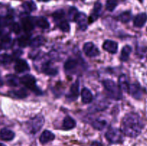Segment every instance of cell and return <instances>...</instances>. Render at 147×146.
I'll list each match as a JSON object with an SVG mask.
<instances>
[{"instance_id": "1", "label": "cell", "mask_w": 147, "mask_h": 146, "mask_svg": "<svg viewBox=\"0 0 147 146\" xmlns=\"http://www.w3.org/2000/svg\"><path fill=\"white\" fill-rule=\"evenodd\" d=\"M143 127V121L140 116L136 113H128L122 120L121 131L128 137H136L139 136Z\"/></svg>"}, {"instance_id": "2", "label": "cell", "mask_w": 147, "mask_h": 146, "mask_svg": "<svg viewBox=\"0 0 147 146\" xmlns=\"http://www.w3.org/2000/svg\"><path fill=\"white\" fill-rule=\"evenodd\" d=\"M103 84L109 92L110 97L116 100H119L122 98L121 89L115 82L111 80H105L103 81Z\"/></svg>"}, {"instance_id": "3", "label": "cell", "mask_w": 147, "mask_h": 146, "mask_svg": "<svg viewBox=\"0 0 147 146\" xmlns=\"http://www.w3.org/2000/svg\"><path fill=\"white\" fill-rule=\"evenodd\" d=\"M20 82L24 84L27 89L34 92L37 95H40V94H42L40 89L37 86L35 78L31 74H25L23 77H22L20 78Z\"/></svg>"}, {"instance_id": "4", "label": "cell", "mask_w": 147, "mask_h": 146, "mask_svg": "<svg viewBox=\"0 0 147 146\" xmlns=\"http://www.w3.org/2000/svg\"><path fill=\"white\" fill-rule=\"evenodd\" d=\"M45 123V119L42 115L39 114L27 122L29 131L32 134H35L42 127Z\"/></svg>"}, {"instance_id": "5", "label": "cell", "mask_w": 147, "mask_h": 146, "mask_svg": "<svg viewBox=\"0 0 147 146\" xmlns=\"http://www.w3.org/2000/svg\"><path fill=\"white\" fill-rule=\"evenodd\" d=\"M123 134L121 130L111 127L106 133V137L110 143H119L123 141Z\"/></svg>"}, {"instance_id": "6", "label": "cell", "mask_w": 147, "mask_h": 146, "mask_svg": "<svg viewBox=\"0 0 147 146\" xmlns=\"http://www.w3.org/2000/svg\"><path fill=\"white\" fill-rule=\"evenodd\" d=\"M83 50L88 57H95L100 54L99 50L93 42H86L83 45Z\"/></svg>"}, {"instance_id": "7", "label": "cell", "mask_w": 147, "mask_h": 146, "mask_svg": "<svg viewBox=\"0 0 147 146\" xmlns=\"http://www.w3.org/2000/svg\"><path fill=\"white\" fill-rule=\"evenodd\" d=\"M22 21V27L23 30L26 32H30L32 31L34 28V21L33 17H30V16H25L22 17L21 19Z\"/></svg>"}, {"instance_id": "8", "label": "cell", "mask_w": 147, "mask_h": 146, "mask_svg": "<svg viewBox=\"0 0 147 146\" xmlns=\"http://www.w3.org/2000/svg\"><path fill=\"white\" fill-rule=\"evenodd\" d=\"M79 86H80V83H79V80H76L74 83L71 85L70 89V92L69 94H67V98L69 100H76L78 98L79 95V93H80V91H79Z\"/></svg>"}, {"instance_id": "9", "label": "cell", "mask_w": 147, "mask_h": 146, "mask_svg": "<svg viewBox=\"0 0 147 146\" xmlns=\"http://www.w3.org/2000/svg\"><path fill=\"white\" fill-rule=\"evenodd\" d=\"M14 70L17 73H23L30 70V66L22 59H17L14 64Z\"/></svg>"}, {"instance_id": "10", "label": "cell", "mask_w": 147, "mask_h": 146, "mask_svg": "<svg viewBox=\"0 0 147 146\" xmlns=\"http://www.w3.org/2000/svg\"><path fill=\"white\" fill-rule=\"evenodd\" d=\"M102 12V4L100 2H96L93 9V11L88 18V23L94 22L98 19Z\"/></svg>"}, {"instance_id": "11", "label": "cell", "mask_w": 147, "mask_h": 146, "mask_svg": "<svg viewBox=\"0 0 147 146\" xmlns=\"http://www.w3.org/2000/svg\"><path fill=\"white\" fill-rule=\"evenodd\" d=\"M78 62L77 60L74 59H69L65 62L64 69L66 72H67V74H70V73L74 74V72H76V70L78 69Z\"/></svg>"}, {"instance_id": "12", "label": "cell", "mask_w": 147, "mask_h": 146, "mask_svg": "<svg viewBox=\"0 0 147 146\" xmlns=\"http://www.w3.org/2000/svg\"><path fill=\"white\" fill-rule=\"evenodd\" d=\"M129 93L132 95V97H134L135 99L139 100L143 96V89L142 88L139 84H133L130 85L129 87Z\"/></svg>"}, {"instance_id": "13", "label": "cell", "mask_w": 147, "mask_h": 146, "mask_svg": "<svg viewBox=\"0 0 147 146\" xmlns=\"http://www.w3.org/2000/svg\"><path fill=\"white\" fill-rule=\"evenodd\" d=\"M76 22L77 23L81 31H85V30L87 29L88 20L86 14L83 12H79L78 15L76 18Z\"/></svg>"}, {"instance_id": "14", "label": "cell", "mask_w": 147, "mask_h": 146, "mask_svg": "<svg viewBox=\"0 0 147 146\" xmlns=\"http://www.w3.org/2000/svg\"><path fill=\"white\" fill-rule=\"evenodd\" d=\"M118 43L113 40H106L103 44V50L111 54H116L118 51Z\"/></svg>"}, {"instance_id": "15", "label": "cell", "mask_w": 147, "mask_h": 146, "mask_svg": "<svg viewBox=\"0 0 147 146\" xmlns=\"http://www.w3.org/2000/svg\"><path fill=\"white\" fill-rule=\"evenodd\" d=\"M42 71L45 74L50 76H55L57 74V69L55 67L52 65L50 62H45L42 66Z\"/></svg>"}, {"instance_id": "16", "label": "cell", "mask_w": 147, "mask_h": 146, "mask_svg": "<svg viewBox=\"0 0 147 146\" xmlns=\"http://www.w3.org/2000/svg\"><path fill=\"white\" fill-rule=\"evenodd\" d=\"M147 21V14L146 13H140L137 14L134 19V25L136 27H142Z\"/></svg>"}, {"instance_id": "17", "label": "cell", "mask_w": 147, "mask_h": 146, "mask_svg": "<svg viewBox=\"0 0 147 146\" xmlns=\"http://www.w3.org/2000/svg\"><path fill=\"white\" fill-rule=\"evenodd\" d=\"M15 134L11 130L7 128H2L0 130V139L5 141H10L13 140Z\"/></svg>"}, {"instance_id": "18", "label": "cell", "mask_w": 147, "mask_h": 146, "mask_svg": "<svg viewBox=\"0 0 147 146\" xmlns=\"http://www.w3.org/2000/svg\"><path fill=\"white\" fill-rule=\"evenodd\" d=\"M93 96L92 92L89 89L84 87L81 90V100L82 102L85 104H88L93 101Z\"/></svg>"}, {"instance_id": "19", "label": "cell", "mask_w": 147, "mask_h": 146, "mask_svg": "<svg viewBox=\"0 0 147 146\" xmlns=\"http://www.w3.org/2000/svg\"><path fill=\"white\" fill-rule=\"evenodd\" d=\"M76 125V122L70 116H66L63 121V129L64 130H70Z\"/></svg>"}, {"instance_id": "20", "label": "cell", "mask_w": 147, "mask_h": 146, "mask_svg": "<svg viewBox=\"0 0 147 146\" xmlns=\"http://www.w3.org/2000/svg\"><path fill=\"white\" fill-rule=\"evenodd\" d=\"M55 139V135L53 134L52 132L49 131V130H45L40 136V142L42 144H45V143H49V142L52 141Z\"/></svg>"}, {"instance_id": "21", "label": "cell", "mask_w": 147, "mask_h": 146, "mask_svg": "<svg viewBox=\"0 0 147 146\" xmlns=\"http://www.w3.org/2000/svg\"><path fill=\"white\" fill-rule=\"evenodd\" d=\"M119 87H120V88L121 89V90L126 92H129L130 84H129V80H128L126 75H125V74H121V75L119 77Z\"/></svg>"}, {"instance_id": "22", "label": "cell", "mask_w": 147, "mask_h": 146, "mask_svg": "<svg viewBox=\"0 0 147 146\" xmlns=\"http://www.w3.org/2000/svg\"><path fill=\"white\" fill-rule=\"evenodd\" d=\"M34 24L42 29H48L50 27V23L47 19L44 17H37L34 18Z\"/></svg>"}, {"instance_id": "23", "label": "cell", "mask_w": 147, "mask_h": 146, "mask_svg": "<svg viewBox=\"0 0 147 146\" xmlns=\"http://www.w3.org/2000/svg\"><path fill=\"white\" fill-rule=\"evenodd\" d=\"M13 16L7 13L5 15L0 16V27H6L13 24Z\"/></svg>"}, {"instance_id": "24", "label": "cell", "mask_w": 147, "mask_h": 146, "mask_svg": "<svg viewBox=\"0 0 147 146\" xmlns=\"http://www.w3.org/2000/svg\"><path fill=\"white\" fill-rule=\"evenodd\" d=\"M132 52V48L131 46L126 45L125 47H123L121 52V57L120 60L123 62H126L129 58L130 54Z\"/></svg>"}, {"instance_id": "25", "label": "cell", "mask_w": 147, "mask_h": 146, "mask_svg": "<svg viewBox=\"0 0 147 146\" xmlns=\"http://www.w3.org/2000/svg\"><path fill=\"white\" fill-rule=\"evenodd\" d=\"M45 42L46 40L45 37H43L42 36H37L31 40L30 46L33 48H37V47H40V46L43 45L45 43Z\"/></svg>"}, {"instance_id": "26", "label": "cell", "mask_w": 147, "mask_h": 146, "mask_svg": "<svg viewBox=\"0 0 147 146\" xmlns=\"http://www.w3.org/2000/svg\"><path fill=\"white\" fill-rule=\"evenodd\" d=\"M1 44L2 48L9 49L12 46V40L9 34H5L1 39Z\"/></svg>"}, {"instance_id": "27", "label": "cell", "mask_w": 147, "mask_h": 146, "mask_svg": "<svg viewBox=\"0 0 147 146\" xmlns=\"http://www.w3.org/2000/svg\"><path fill=\"white\" fill-rule=\"evenodd\" d=\"M17 43H18L20 47H26L29 45L30 46V44H31V39H30V36L23 35L22 37H19L18 40H17Z\"/></svg>"}, {"instance_id": "28", "label": "cell", "mask_w": 147, "mask_h": 146, "mask_svg": "<svg viewBox=\"0 0 147 146\" xmlns=\"http://www.w3.org/2000/svg\"><path fill=\"white\" fill-rule=\"evenodd\" d=\"M7 82L11 87H17L20 82V79L14 74H9L7 76Z\"/></svg>"}, {"instance_id": "29", "label": "cell", "mask_w": 147, "mask_h": 146, "mask_svg": "<svg viewBox=\"0 0 147 146\" xmlns=\"http://www.w3.org/2000/svg\"><path fill=\"white\" fill-rule=\"evenodd\" d=\"M53 18L54 19L55 22L57 23L61 20L65 19V13L63 9H58L55 11L53 14Z\"/></svg>"}, {"instance_id": "30", "label": "cell", "mask_w": 147, "mask_h": 146, "mask_svg": "<svg viewBox=\"0 0 147 146\" xmlns=\"http://www.w3.org/2000/svg\"><path fill=\"white\" fill-rule=\"evenodd\" d=\"M132 18V14L130 11H126L119 14L118 17V19L120 20L123 23H128L131 21Z\"/></svg>"}, {"instance_id": "31", "label": "cell", "mask_w": 147, "mask_h": 146, "mask_svg": "<svg viewBox=\"0 0 147 146\" xmlns=\"http://www.w3.org/2000/svg\"><path fill=\"white\" fill-rule=\"evenodd\" d=\"M22 7L25 11L30 13L32 11H34L37 9V6H36L35 3L32 1H25L22 4Z\"/></svg>"}, {"instance_id": "32", "label": "cell", "mask_w": 147, "mask_h": 146, "mask_svg": "<svg viewBox=\"0 0 147 146\" xmlns=\"http://www.w3.org/2000/svg\"><path fill=\"white\" fill-rule=\"evenodd\" d=\"M79 14V11H78L76 7H70L67 12V17H68V19L70 21H76V18H77L78 15Z\"/></svg>"}, {"instance_id": "33", "label": "cell", "mask_w": 147, "mask_h": 146, "mask_svg": "<svg viewBox=\"0 0 147 146\" xmlns=\"http://www.w3.org/2000/svg\"><path fill=\"white\" fill-rule=\"evenodd\" d=\"M56 24H57V27H59V29H60L61 31H64V32H67V31H70V24L67 22L66 19H64L58 21V22H57Z\"/></svg>"}, {"instance_id": "34", "label": "cell", "mask_w": 147, "mask_h": 146, "mask_svg": "<svg viewBox=\"0 0 147 146\" xmlns=\"http://www.w3.org/2000/svg\"><path fill=\"white\" fill-rule=\"evenodd\" d=\"M92 126L93 128L98 130H102L104 129V127L106 126V122L105 120H95L92 123Z\"/></svg>"}, {"instance_id": "35", "label": "cell", "mask_w": 147, "mask_h": 146, "mask_svg": "<svg viewBox=\"0 0 147 146\" xmlns=\"http://www.w3.org/2000/svg\"><path fill=\"white\" fill-rule=\"evenodd\" d=\"M14 57L12 55L7 54H3L0 55V63L3 64H8L12 62Z\"/></svg>"}, {"instance_id": "36", "label": "cell", "mask_w": 147, "mask_h": 146, "mask_svg": "<svg viewBox=\"0 0 147 146\" xmlns=\"http://www.w3.org/2000/svg\"><path fill=\"white\" fill-rule=\"evenodd\" d=\"M119 0H107L106 3V8L108 11H113L117 7Z\"/></svg>"}, {"instance_id": "37", "label": "cell", "mask_w": 147, "mask_h": 146, "mask_svg": "<svg viewBox=\"0 0 147 146\" xmlns=\"http://www.w3.org/2000/svg\"><path fill=\"white\" fill-rule=\"evenodd\" d=\"M12 93L13 95L18 97V98H24L28 95V92L27 91L25 88H21L18 90L14 91Z\"/></svg>"}, {"instance_id": "38", "label": "cell", "mask_w": 147, "mask_h": 146, "mask_svg": "<svg viewBox=\"0 0 147 146\" xmlns=\"http://www.w3.org/2000/svg\"><path fill=\"white\" fill-rule=\"evenodd\" d=\"M11 30L15 34H20L21 32L22 28L18 23H13L11 25Z\"/></svg>"}, {"instance_id": "39", "label": "cell", "mask_w": 147, "mask_h": 146, "mask_svg": "<svg viewBox=\"0 0 147 146\" xmlns=\"http://www.w3.org/2000/svg\"><path fill=\"white\" fill-rule=\"evenodd\" d=\"M90 146H103V145H102L100 142L94 141L90 144Z\"/></svg>"}, {"instance_id": "40", "label": "cell", "mask_w": 147, "mask_h": 146, "mask_svg": "<svg viewBox=\"0 0 147 146\" xmlns=\"http://www.w3.org/2000/svg\"><path fill=\"white\" fill-rule=\"evenodd\" d=\"M3 84H4V82H3L2 79H1V77H0V87H2Z\"/></svg>"}, {"instance_id": "41", "label": "cell", "mask_w": 147, "mask_h": 146, "mask_svg": "<svg viewBox=\"0 0 147 146\" xmlns=\"http://www.w3.org/2000/svg\"><path fill=\"white\" fill-rule=\"evenodd\" d=\"M2 32H3V30H2V29H1V27H0V35H1V34H2Z\"/></svg>"}, {"instance_id": "42", "label": "cell", "mask_w": 147, "mask_h": 146, "mask_svg": "<svg viewBox=\"0 0 147 146\" xmlns=\"http://www.w3.org/2000/svg\"><path fill=\"white\" fill-rule=\"evenodd\" d=\"M38 1H49V0H38Z\"/></svg>"}, {"instance_id": "43", "label": "cell", "mask_w": 147, "mask_h": 146, "mask_svg": "<svg viewBox=\"0 0 147 146\" xmlns=\"http://www.w3.org/2000/svg\"><path fill=\"white\" fill-rule=\"evenodd\" d=\"M0 146H6V145L4 144H3V143H0Z\"/></svg>"}, {"instance_id": "44", "label": "cell", "mask_w": 147, "mask_h": 146, "mask_svg": "<svg viewBox=\"0 0 147 146\" xmlns=\"http://www.w3.org/2000/svg\"><path fill=\"white\" fill-rule=\"evenodd\" d=\"M1 49H2V46H1V43H0V50H1Z\"/></svg>"}, {"instance_id": "45", "label": "cell", "mask_w": 147, "mask_h": 146, "mask_svg": "<svg viewBox=\"0 0 147 146\" xmlns=\"http://www.w3.org/2000/svg\"><path fill=\"white\" fill-rule=\"evenodd\" d=\"M146 31H147V28H146Z\"/></svg>"}]
</instances>
